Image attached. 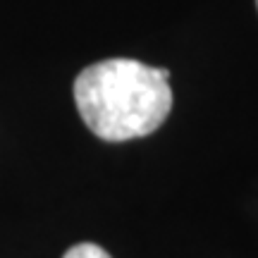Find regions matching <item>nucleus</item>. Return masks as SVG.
Wrapping results in <instances>:
<instances>
[{
	"instance_id": "obj_1",
	"label": "nucleus",
	"mask_w": 258,
	"mask_h": 258,
	"mask_svg": "<svg viewBox=\"0 0 258 258\" xmlns=\"http://www.w3.org/2000/svg\"><path fill=\"white\" fill-rule=\"evenodd\" d=\"M170 72L132 57L89 64L74 79V103L84 124L103 141L153 134L172 110Z\"/></svg>"
},
{
	"instance_id": "obj_2",
	"label": "nucleus",
	"mask_w": 258,
	"mask_h": 258,
	"mask_svg": "<svg viewBox=\"0 0 258 258\" xmlns=\"http://www.w3.org/2000/svg\"><path fill=\"white\" fill-rule=\"evenodd\" d=\"M62 258H112L105 249H101L98 244L91 241H82V244H74L72 249L64 251Z\"/></svg>"
},
{
	"instance_id": "obj_3",
	"label": "nucleus",
	"mask_w": 258,
	"mask_h": 258,
	"mask_svg": "<svg viewBox=\"0 0 258 258\" xmlns=\"http://www.w3.org/2000/svg\"><path fill=\"white\" fill-rule=\"evenodd\" d=\"M256 5H258V0H256Z\"/></svg>"
}]
</instances>
